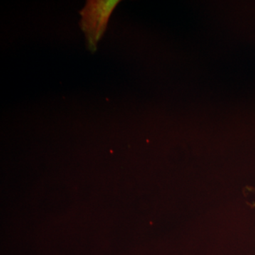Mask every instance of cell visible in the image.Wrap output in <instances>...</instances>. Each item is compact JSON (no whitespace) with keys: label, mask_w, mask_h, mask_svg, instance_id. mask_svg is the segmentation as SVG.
Returning a JSON list of instances; mask_svg holds the SVG:
<instances>
[{"label":"cell","mask_w":255,"mask_h":255,"mask_svg":"<svg viewBox=\"0 0 255 255\" xmlns=\"http://www.w3.org/2000/svg\"><path fill=\"white\" fill-rule=\"evenodd\" d=\"M119 1H89L82 10L81 26L90 46L95 47L107 27L109 18Z\"/></svg>","instance_id":"obj_1"}]
</instances>
